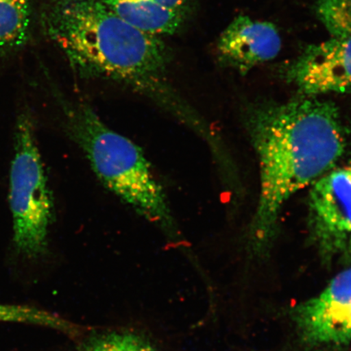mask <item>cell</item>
Returning <instances> with one entry per match:
<instances>
[{"instance_id":"cell-1","label":"cell","mask_w":351,"mask_h":351,"mask_svg":"<svg viewBox=\"0 0 351 351\" xmlns=\"http://www.w3.org/2000/svg\"><path fill=\"white\" fill-rule=\"evenodd\" d=\"M41 23L79 76L125 86L210 147L217 143L207 123L171 81L170 53L160 37L127 23L99 0H50Z\"/></svg>"},{"instance_id":"cell-2","label":"cell","mask_w":351,"mask_h":351,"mask_svg":"<svg viewBox=\"0 0 351 351\" xmlns=\"http://www.w3.org/2000/svg\"><path fill=\"white\" fill-rule=\"evenodd\" d=\"M260 165V195L251 226L254 250L265 252L280 215L298 191L313 185L343 156L346 134L339 110L308 96L263 105L249 118Z\"/></svg>"},{"instance_id":"cell-3","label":"cell","mask_w":351,"mask_h":351,"mask_svg":"<svg viewBox=\"0 0 351 351\" xmlns=\"http://www.w3.org/2000/svg\"><path fill=\"white\" fill-rule=\"evenodd\" d=\"M63 104L65 128L104 186L175 243H183L165 188L142 149L90 105Z\"/></svg>"},{"instance_id":"cell-4","label":"cell","mask_w":351,"mask_h":351,"mask_svg":"<svg viewBox=\"0 0 351 351\" xmlns=\"http://www.w3.org/2000/svg\"><path fill=\"white\" fill-rule=\"evenodd\" d=\"M10 204L13 245L20 256L38 261L49 251L54 203L35 138L33 117L17 118L10 169Z\"/></svg>"},{"instance_id":"cell-5","label":"cell","mask_w":351,"mask_h":351,"mask_svg":"<svg viewBox=\"0 0 351 351\" xmlns=\"http://www.w3.org/2000/svg\"><path fill=\"white\" fill-rule=\"evenodd\" d=\"M308 227L324 260H351V165L335 167L311 185Z\"/></svg>"},{"instance_id":"cell-6","label":"cell","mask_w":351,"mask_h":351,"mask_svg":"<svg viewBox=\"0 0 351 351\" xmlns=\"http://www.w3.org/2000/svg\"><path fill=\"white\" fill-rule=\"evenodd\" d=\"M285 78L306 96L351 92V36L313 44L289 65Z\"/></svg>"},{"instance_id":"cell-7","label":"cell","mask_w":351,"mask_h":351,"mask_svg":"<svg viewBox=\"0 0 351 351\" xmlns=\"http://www.w3.org/2000/svg\"><path fill=\"white\" fill-rule=\"evenodd\" d=\"M280 48L282 38L274 24L243 15L227 26L217 43L219 58L241 73L275 59Z\"/></svg>"},{"instance_id":"cell-8","label":"cell","mask_w":351,"mask_h":351,"mask_svg":"<svg viewBox=\"0 0 351 351\" xmlns=\"http://www.w3.org/2000/svg\"><path fill=\"white\" fill-rule=\"evenodd\" d=\"M351 309V267L331 280L315 298L298 305L293 319L302 341L309 344L333 320Z\"/></svg>"},{"instance_id":"cell-9","label":"cell","mask_w":351,"mask_h":351,"mask_svg":"<svg viewBox=\"0 0 351 351\" xmlns=\"http://www.w3.org/2000/svg\"><path fill=\"white\" fill-rule=\"evenodd\" d=\"M121 19L144 32L169 36L182 29L187 17L154 0H99Z\"/></svg>"},{"instance_id":"cell-10","label":"cell","mask_w":351,"mask_h":351,"mask_svg":"<svg viewBox=\"0 0 351 351\" xmlns=\"http://www.w3.org/2000/svg\"><path fill=\"white\" fill-rule=\"evenodd\" d=\"M36 0H0V58L21 49L32 35Z\"/></svg>"},{"instance_id":"cell-11","label":"cell","mask_w":351,"mask_h":351,"mask_svg":"<svg viewBox=\"0 0 351 351\" xmlns=\"http://www.w3.org/2000/svg\"><path fill=\"white\" fill-rule=\"evenodd\" d=\"M77 351H163L142 332L130 329L92 332L83 339Z\"/></svg>"},{"instance_id":"cell-12","label":"cell","mask_w":351,"mask_h":351,"mask_svg":"<svg viewBox=\"0 0 351 351\" xmlns=\"http://www.w3.org/2000/svg\"><path fill=\"white\" fill-rule=\"evenodd\" d=\"M0 322L23 323L54 329L74 337H81V328L54 313L28 305L0 304Z\"/></svg>"},{"instance_id":"cell-13","label":"cell","mask_w":351,"mask_h":351,"mask_svg":"<svg viewBox=\"0 0 351 351\" xmlns=\"http://www.w3.org/2000/svg\"><path fill=\"white\" fill-rule=\"evenodd\" d=\"M317 14L331 37L351 36V0H318Z\"/></svg>"},{"instance_id":"cell-14","label":"cell","mask_w":351,"mask_h":351,"mask_svg":"<svg viewBox=\"0 0 351 351\" xmlns=\"http://www.w3.org/2000/svg\"><path fill=\"white\" fill-rule=\"evenodd\" d=\"M165 7L170 8L187 17L195 6L196 0H154Z\"/></svg>"}]
</instances>
